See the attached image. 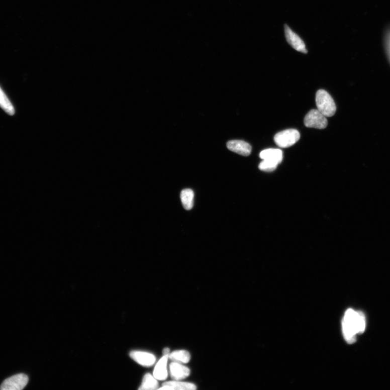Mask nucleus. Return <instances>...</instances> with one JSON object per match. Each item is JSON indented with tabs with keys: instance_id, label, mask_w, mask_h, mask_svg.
I'll list each match as a JSON object with an SVG mask.
<instances>
[{
	"instance_id": "obj_1",
	"label": "nucleus",
	"mask_w": 390,
	"mask_h": 390,
	"mask_svg": "<svg viewBox=\"0 0 390 390\" xmlns=\"http://www.w3.org/2000/svg\"><path fill=\"white\" fill-rule=\"evenodd\" d=\"M343 331L346 342L353 344L356 341L358 334L357 311L347 310L343 321Z\"/></svg>"
},
{
	"instance_id": "obj_2",
	"label": "nucleus",
	"mask_w": 390,
	"mask_h": 390,
	"mask_svg": "<svg viewBox=\"0 0 390 390\" xmlns=\"http://www.w3.org/2000/svg\"><path fill=\"white\" fill-rule=\"evenodd\" d=\"M317 110L326 117H331L336 114L337 107L331 95L324 89H319L316 98Z\"/></svg>"
},
{
	"instance_id": "obj_3",
	"label": "nucleus",
	"mask_w": 390,
	"mask_h": 390,
	"mask_svg": "<svg viewBox=\"0 0 390 390\" xmlns=\"http://www.w3.org/2000/svg\"><path fill=\"white\" fill-rule=\"evenodd\" d=\"M301 138L299 132L296 129H288L278 132L274 136V142L278 147L287 148L295 145Z\"/></svg>"
},
{
	"instance_id": "obj_4",
	"label": "nucleus",
	"mask_w": 390,
	"mask_h": 390,
	"mask_svg": "<svg viewBox=\"0 0 390 390\" xmlns=\"http://www.w3.org/2000/svg\"><path fill=\"white\" fill-rule=\"evenodd\" d=\"M304 124L308 128L324 129L327 127L328 122L326 117L320 111L313 109L305 116Z\"/></svg>"
},
{
	"instance_id": "obj_5",
	"label": "nucleus",
	"mask_w": 390,
	"mask_h": 390,
	"mask_svg": "<svg viewBox=\"0 0 390 390\" xmlns=\"http://www.w3.org/2000/svg\"><path fill=\"white\" fill-rule=\"evenodd\" d=\"M28 376L20 373L6 379L0 387L2 390H22L24 389L29 382Z\"/></svg>"
},
{
	"instance_id": "obj_6",
	"label": "nucleus",
	"mask_w": 390,
	"mask_h": 390,
	"mask_svg": "<svg viewBox=\"0 0 390 390\" xmlns=\"http://www.w3.org/2000/svg\"><path fill=\"white\" fill-rule=\"evenodd\" d=\"M285 36L289 44L296 50L305 54L308 53L303 40L287 25L284 26Z\"/></svg>"
},
{
	"instance_id": "obj_7",
	"label": "nucleus",
	"mask_w": 390,
	"mask_h": 390,
	"mask_svg": "<svg viewBox=\"0 0 390 390\" xmlns=\"http://www.w3.org/2000/svg\"><path fill=\"white\" fill-rule=\"evenodd\" d=\"M130 357L138 364L145 367H150L155 363V355L146 352L134 351L130 353Z\"/></svg>"
},
{
	"instance_id": "obj_8",
	"label": "nucleus",
	"mask_w": 390,
	"mask_h": 390,
	"mask_svg": "<svg viewBox=\"0 0 390 390\" xmlns=\"http://www.w3.org/2000/svg\"><path fill=\"white\" fill-rule=\"evenodd\" d=\"M169 370L171 377L175 380L184 379L190 374L189 368L175 361L170 363Z\"/></svg>"
},
{
	"instance_id": "obj_9",
	"label": "nucleus",
	"mask_w": 390,
	"mask_h": 390,
	"mask_svg": "<svg viewBox=\"0 0 390 390\" xmlns=\"http://www.w3.org/2000/svg\"><path fill=\"white\" fill-rule=\"evenodd\" d=\"M229 150L244 156H248L251 154L252 146L248 143L239 140L229 141L227 144Z\"/></svg>"
},
{
	"instance_id": "obj_10",
	"label": "nucleus",
	"mask_w": 390,
	"mask_h": 390,
	"mask_svg": "<svg viewBox=\"0 0 390 390\" xmlns=\"http://www.w3.org/2000/svg\"><path fill=\"white\" fill-rule=\"evenodd\" d=\"M162 387H160L159 389H173V390H194L197 389L196 385L191 382L179 381V380H174L167 381L163 383Z\"/></svg>"
},
{
	"instance_id": "obj_11",
	"label": "nucleus",
	"mask_w": 390,
	"mask_h": 390,
	"mask_svg": "<svg viewBox=\"0 0 390 390\" xmlns=\"http://www.w3.org/2000/svg\"><path fill=\"white\" fill-rule=\"evenodd\" d=\"M169 356H164L157 363L154 371V377L159 380H164L168 377L167 364Z\"/></svg>"
},
{
	"instance_id": "obj_12",
	"label": "nucleus",
	"mask_w": 390,
	"mask_h": 390,
	"mask_svg": "<svg viewBox=\"0 0 390 390\" xmlns=\"http://www.w3.org/2000/svg\"><path fill=\"white\" fill-rule=\"evenodd\" d=\"M260 157L263 160H269L279 164L282 161L283 152L280 149H268L260 152Z\"/></svg>"
},
{
	"instance_id": "obj_13",
	"label": "nucleus",
	"mask_w": 390,
	"mask_h": 390,
	"mask_svg": "<svg viewBox=\"0 0 390 390\" xmlns=\"http://www.w3.org/2000/svg\"><path fill=\"white\" fill-rule=\"evenodd\" d=\"M159 384L157 379L150 373H146L144 376L142 384L139 389L152 390L158 388Z\"/></svg>"
},
{
	"instance_id": "obj_14",
	"label": "nucleus",
	"mask_w": 390,
	"mask_h": 390,
	"mask_svg": "<svg viewBox=\"0 0 390 390\" xmlns=\"http://www.w3.org/2000/svg\"><path fill=\"white\" fill-rule=\"evenodd\" d=\"M180 199L185 210L189 211L193 206L194 192L190 189L183 190L180 193Z\"/></svg>"
},
{
	"instance_id": "obj_15",
	"label": "nucleus",
	"mask_w": 390,
	"mask_h": 390,
	"mask_svg": "<svg viewBox=\"0 0 390 390\" xmlns=\"http://www.w3.org/2000/svg\"><path fill=\"white\" fill-rule=\"evenodd\" d=\"M191 356L189 352L185 350H177L170 353L169 358L172 361L179 363H189Z\"/></svg>"
},
{
	"instance_id": "obj_16",
	"label": "nucleus",
	"mask_w": 390,
	"mask_h": 390,
	"mask_svg": "<svg viewBox=\"0 0 390 390\" xmlns=\"http://www.w3.org/2000/svg\"><path fill=\"white\" fill-rule=\"evenodd\" d=\"M0 108L10 116H13L15 114V108L1 87H0Z\"/></svg>"
},
{
	"instance_id": "obj_17",
	"label": "nucleus",
	"mask_w": 390,
	"mask_h": 390,
	"mask_svg": "<svg viewBox=\"0 0 390 390\" xmlns=\"http://www.w3.org/2000/svg\"><path fill=\"white\" fill-rule=\"evenodd\" d=\"M278 165V164L275 162L263 159L259 164V168L263 171L272 172L276 169Z\"/></svg>"
},
{
	"instance_id": "obj_18",
	"label": "nucleus",
	"mask_w": 390,
	"mask_h": 390,
	"mask_svg": "<svg viewBox=\"0 0 390 390\" xmlns=\"http://www.w3.org/2000/svg\"><path fill=\"white\" fill-rule=\"evenodd\" d=\"M357 319L358 334L363 333L366 328V318L364 313L361 311H357Z\"/></svg>"
},
{
	"instance_id": "obj_19",
	"label": "nucleus",
	"mask_w": 390,
	"mask_h": 390,
	"mask_svg": "<svg viewBox=\"0 0 390 390\" xmlns=\"http://www.w3.org/2000/svg\"><path fill=\"white\" fill-rule=\"evenodd\" d=\"M386 49L388 58L390 60V32L387 34L386 38Z\"/></svg>"
},
{
	"instance_id": "obj_20",
	"label": "nucleus",
	"mask_w": 390,
	"mask_h": 390,
	"mask_svg": "<svg viewBox=\"0 0 390 390\" xmlns=\"http://www.w3.org/2000/svg\"><path fill=\"white\" fill-rule=\"evenodd\" d=\"M170 349L168 347H165L163 350V354L164 356H169L170 354Z\"/></svg>"
}]
</instances>
